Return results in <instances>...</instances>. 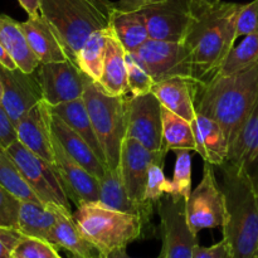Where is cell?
<instances>
[{"mask_svg":"<svg viewBox=\"0 0 258 258\" xmlns=\"http://www.w3.org/2000/svg\"><path fill=\"white\" fill-rule=\"evenodd\" d=\"M83 101L102 148L106 165L111 170H117L121 148L127 134L128 98L108 95L97 82L90 80Z\"/></svg>","mask_w":258,"mask_h":258,"instance_id":"cell-6","label":"cell"},{"mask_svg":"<svg viewBox=\"0 0 258 258\" xmlns=\"http://www.w3.org/2000/svg\"><path fill=\"white\" fill-rule=\"evenodd\" d=\"M18 2L27 12L28 17L34 18L40 15V0H18Z\"/></svg>","mask_w":258,"mask_h":258,"instance_id":"cell-44","label":"cell"},{"mask_svg":"<svg viewBox=\"0 0 258 258\" xmlns=\"http://www.w3.org/2000/svg\"><path fill=\"white\" fill-rule=\"evenodd\" d=\"M52 133L57 139L58 143L62 145L66 153L72 156L76 161L81 164L83 168L87 169L92 175L101 179L107 170V165L96 155L95 151L91 149L87 141L78 135L72 127L67 125L64 121L52 112Z\"/></svg>","mask_w":258,"mask_h":258,"instance_id":"cell-23","label":"cell"},{"mask_svg":"<svg viewBox=\"0 0 258 258\" xmlns=\"http://www.w3.org/2000/svg\"><path fill=\"white\" fill-rule=\"evenodd\" d=\"M242 4L193 0V18L183 43L189 54L191 80L209 82L219 70L237 37V18Z\"/></svg>","mask_w":258,"mask_h":258,"instance_id":"cell-1","label":"cell"},{"mask_svg":"<svg viewBox=\"0 0 258 258\" xmlns=\"http://www.w3.org/2000/svg\"><path fill=\"white\" fill-rule=\"evenodd\" d=\"M50 110L54 115L62 118L70 127H72L78 135L82 136L87 141L88 145L91 146V149L95 151L96 155L106 164L102 148H101L100 141H98L97 135L95 133L83 97L75 101H70V102L60 103L57 106H50Z\"/></svg>","mask_w":258,"mask_h":258,"instance_id":"cell-29","label":"cell"},{"mask_svg":"<svg viewBox=\"0 0 258 258\" xmlns=\"http://www.w3.org/2000/svg\"><path fill=\"white\" fill-rule=\"evenodd\" d=\"M213 166L224 194L226 217L222 228L232 258H258V190L254 176L228 160Z\"/></svg>","mask_w":258,"mask_h":258,"instance_id":"cell-2","label":"cell"},{"mask_svg":"<svg viewBox=\"0 0 258 258\" xmlns=\"http://www.w3.org/2000/svg\"><path fill=\"white\" fill-rule=\"evenodd\" d=\"M193 258H232V252L229 244L223 238L211 247H204L198 243L194 248Z\"/></svg>","mask_w":258,"mask_h":258,"instance_id":"cell-41","label":"cell"},{"mask_svg":"<svg viewBox=\"0 0 258 258\" xmlns=\"http://www.w3.org/2000/svg\"><path fill=\"white\" fill-rule=\"evenodd\" d=\"M97 83L106 93L111 96H125L130 92L127 83L126 49L110 27L107 33L102 77Z\"/></svg>","mask_w":258,"mask_h":258,"instance_id":"cell-24","label":"cell"},{"mask_svg":"<svg viewBox=\"0 0 258 258\" xmlns=\"http://www.w3.org/2000/svg\"><path fill=\"white\" fill-rule=\"evenodd\" d=\"M254 180H256V185H257V190H258V171H257L256 175H254Z\"/></svg>","mask_w":258,"mask_h":258,"instance_id":"cell-47","label":"cell"},{"mask_svg":"<svg viewBox=\"0 0 258 258\" xmlns=\"http://www.w3.org/2000/svg\"><path fill=\"white\" fill-rule=\"evenodd\" d=\"M126 67H127V83L133 96L150 93L154 80L131 52H126Z\"/></svg>","mask_w":258,"mask_h":258,"instance_id":"cell-36","label":"cell"},{"mask_svg":"<svg viewBox=\"0 0 258 258\" xmlns=\"http://www.w3.org/2000/svg\"><path fill=\"white\" fill-rule=\"evenodd\" d=\"M2 96H3V88H2V82H0V100H2Z\"/></svg>","mask_w":258,"mask_h":258,"instance_id":"cell-48","label":"cell"},{"mask_svg":"<svg viewBox=\"0 0 258 258\" xmlns=\"http://www.w3.org/2000/svg\"><path fill=\"white\" fill-rule=\"evenodd\" d=\"M258 29V0L242 4L237 18V37H246Z\"/></svg>","mask_w":258,"mask_h":258,"instance_id":"cell-39","label":"cell"},{"mask_svg":"<svg viewBox=\"0 0 258 258\" xmlns=\"http://www.w3.org/2000/svg\"><path fill=\"white\" fill-rule=\"evenodd\" d=\"M0 185L20 202L42 203L37 194L33 191L20 169L8 154L7 149L0 145ZM43 204V203H42Z\"/></svg>","mask_w":258,"mask_h":258,"instance_id":"cell-32","label":"cell"},{"mask_svg":"<svg viewBox=\"0 0 258 258\" xmlns=\"http://www.w3.org/2000/svg\"><path fill=\"white\" fill-rule=\"evenodd\" d=\"M202 2H207V3H213V2H217V0H202Z\"/></svg>","mask_w":258,"mask_h":258,"instance_id":"cell-49","label":"cell"},{"mask_svg":"<svg viewBox=\"0 0 258 258\" xmlns=\"http://www.w3.org/2000/svg\"><path fill=\"white\" fill-rule=\"evenodd\" d=\"M160 217V236L163 241L160 253L164 258H193L198 242L186 221L185 199L164 196L158 202Z\"/></svg>","mask_w":258,"mask_h":258,"instance_id":"cell-9","label":"cell"},{"mask_svg":"<svg viewBox=\"0 0 258 258\" xmlns=\"http://www.w3.org/2000/svg\"><path fill=\"white\" fill-rule=\"evenodd\" d=\"M54 146V166L59 174L60 181L67 193L68 199L77 207L86 203L98 202L100 185L98 179L83 168L78 161L68 155L57 139L53 136Z\"/></svg>","mask_w":258,"mask_h":258,"instance_id":"cell-16","label":"cell"},{"mask_svg":"<svg viewBox=\"0 0 258 258\" xmlns=\"http://www.w3.org/2000/svg\"><path fill=\"white\" fill-rule=\"evenodd\" d=\"M72 258H76V257H72Z\"/></svg>","mask_w":258,"mask_h":258,"instance_id":"cell-52","label":"cell"},{"mask_svg":"<svg viewBox=\"0 0 258 258\" xmlns=\"http://www.w3.org/2000/svg\"><path fill=\"white\" fill-rule=\"evenodd\" d=\"M57 258H62V257H60V256H59V257H57Z\"/></svg>","mask_w":258,"mask_h":258,"instance_id":"cell-50","label":"cell"},{"mask_svg":"<svg viewBox=\"0 0 258 258\" xmlns=\"http://www.w3.org/2000/svg\"><path fill=\"white\" fill-rule=\"evenodd\" d=\"M24 234L17 228L0 227V258H12Z\"/></svg>","mask_w":258,"mask_h":258,"instance_id":"cell-40","label":"cell"},{"mask_svg":"<svg viewBox=\"0 0 258 258\" xmlns=\"http://www.w3.org/2000/svg\"><path fill=\"white\" fill-rule=\"evenodd\" d=\"M258 102V63L232 75H217L198 83L197 112L221 125L231 146L239 128Z\"/></svg>","mask_w":258,"mask_h":258,"instance_id":"cell-3","label":"cell"},{"mask_svg":"<svg viewBox=\"0 0 258 258\" xmlns=\"http://www.w3.org/2000/svg\"><path fill=\"white\" fill-rule=\"evenodd\" d=\"M57 224L50 234L49 242L70 252L76 258H105V254L82 234L70 208L54 204Z\"/></svg>","mask_w":258,"mask_h":258,"instance_id":"cell-21","label":"cell"},{"mask_svg":"<svg viewBox=\"0 0 258 258\" xmlns=\"http://www.w3.org/2000/svg\"><path fill=\"white\" fill-rule=\"evenodd\" d=\"M110 28L123 45L126 52H135L148 39V24L141 10H121L116 7L111 17Z\"/></svg>","mask_w":258,"mask_h":258,"instance_id":"cell-28","label":"cell"},{"mask_svg":"<svg viewBox=\"0 0 258 258\" xmlns=\"http://www.w3.org/2000/svg\"><path fill=\"white\" fill-rule=\"evenodd\" d=\"M0 64L4 66L5 68H9V70H15V68H18L17 63L14 62L12 55L8 53V50L5 49L4 45H3L2 43H0Z\"/></svg>","mask_w":258,"mask_h":258,"instance_id":"cell-45","label":"cell"},{"mask_svg":"<svg viewBox=\"0 0 258 258\" xmlns=\"http://www.w3.org/2000/svg\"><path fill=\"white\" fill-rule=\"evenodd\" d=\"M22 202L0 185V227L18 229V218Z\"/></svg>","mask_w":258,"mask_h":258,"instance_id":"cell-38","label":"cell"},{"mask_svg":"<svg viewBox=\"0 0 258 258\" xmlns=\"http://www.w3.org/2000/svg\"><path fill=\"white\" fill-rule=\"evenodd\" d=\"M151 92L164 108L185 118L189 122L197 115L196 97L198 82L189 77H173L154 83Z\"/></svg>","mask_w":258,"mask_h":258,"instance_id":"cell-20","label":"cell"},{"mask_svg":"<svg viewBox=\"0 0 258 258\" xmlns=\"http://www.w3.org/2000/svg\"><path fill=\"white\" fill-rule=\"evenodd\" d=\"M18 140L40 158L54 164L52 110L44 100L30 108L15 125Z\"/></svg>","mask_w":258,"mask_h":258,"instance_id":"cell-17","label":"cell"},{"mask_svg":"<svg viewBox=\"0 0 258 258\" xmlns=\"http://www.w3.org/2000/svg\"><path fill=\"white\" fill-rule=\"evenodd\" d=\"M98 185H100L98 202L101 204L115 211L139 217L150 232L155 204L148 203V202H136L131 199L126 191L118 169L117 170L107 169L105 175L98 179Z\"/></svg>","mask_w":258,"mask_h":258,"instance_id":"cell-18","label":"cell"},{"mask_svg":"<svg viewBox=\"0 0 258 258\" xmlns=\"http://www.w3.org/2000/svg\"><path fill=\"white\" fill-rule=\"evenodd\" d=\"M131 53L155 83L173 77L191 78L190 60L183 42H165L150 38Z\"/></svg>","mask_w":258,"mask_h":258,"instance_id":"cell-10","label":"cell"},{"mask_svg":"<svg viewBox=\"0 0 258 258\" xmlns=\"http://www.w3.org/2000/svg\"><path fill=\"white\" fill-rule=\"evenodd\" d=\"M156 2H160V0H118L116 7L121 10L131 12V10H141Z\"/></svg>","mask_w":258,"mask_h":258,"instance_id":"cell-43","label":"cell"},{"mask_svg":"<svg viewBox=\"0 0 258 258\" xmlns=\"http://www.w3.org/2000/svg\"><path fill=\"white\" fill-rule=\"evenodd\" d=\"M228 161L243 166L253 176L254 166L258 171V102L232 141Z\"/></svg>","mask_w":258,"mask_h":258,"instance_id":"cell-26","label":"cell"},{"mask_svg":"<svg viewBox=\"0 0 258 258\" xmlns=\"http://www.w3.org/2000/svg\"><path fill=\"white\" fill-rule=\"evenodd\" d=\"M151 151L161 150L163 106L153 92L128 98L127 134Z\"/></svg>","mask_w":258,"mask_h":258,"instance_id":"cell-13","label":"cell"},{"mask_svg":"<svg viewBox=\"0 0 258 258\" xmlns=\"http://www.w3.org/2000/svg\"><path fill=\"white\" fill-rule=\"evenodd\" d=\"M30 48L40 63L72 59L60 35L42 15L28 18L20 23Z\"/></svg>","mask_w":258,"mask_h":258,"instance_id":"cell-19","label":"cell"},{"mask_svg":"<svg viewBox=\"0 0 258 258\" xmlns=\"http://www.w3.org/2000/svg\"><path fill=\"white\" fill-rule=\"evenodd\" d=\"M73 218L83 236L105 256L151 234L139 217L111 209L100 202L77 207Z\"/></svg>","mask_w":258,"mask_h":258,"instance_id":"cell-5","label":"cell"},{"mask_svg":"<svg viewBox=\"0 0 258 258\" xmlns=\"http://www.w3.org/2000/svg\"><path fill=\"white\" fill-rule=\"evenodd\" d=\"M185 212L189 227L196 234L223 226L226 202L212 164L204 161L203 176L185 201Z\"/></svg>","mask_w":258,"mask_h":258,"instance_id":"cell-8","label":"cell"},{"mask_svg":"<svg viewBox=\"0 0 258 258\" xmlns=\"http://www.w3.org/2000/svg\"><path fill=\"white\" fill-rule=\"evenodd\" d=\"M108 28L96 30L86 39L76 55V63L83 73L98 82L102 77Z\"/></svg>","mask_w":258,"mask_h":258,"instance_id":"cell-31","label":"cell"},{"mask_svg":"<svg viewBox=\"0 0 258 258\" xmlns=\"http://www.w3.org/2000/svg\"><path fill=\"white\" fill-rule=\"evenodd\" d=\"M0 82L3 88L0 102L14 125L30 108L43 101L37 71L27 73L19 68L9 70L0 64Z\"/></svg>","mask_w":258,"mask_h":258,"instance_id":"cell-14","label":"cell"},{"mask_svg":"<svg viewBox=\"0 0 258 258\" xmlns=\"http://www.w3.org/2000/svg\"><path fill=\"white\" fill-rule=\"evenodd\" d=\"M7 151L43 204L53 203L71 209L70 199L54 164L30 151L19 140L8 146Z\"/></svg>","mask_w":258,"mask_h":258,"instance_id":"cell-7","label":"cell"},{"mask_svg":"<svg viewBox=\"0 0 258 258\" xmlns=\"http://www.w3.org/2000/svg\"><path fill=\"white\" fill-rule=\"evenodd\" d=\"M0 43L23 72L32 73L38 70L40 62L30 48L22 25L8 15H0Z\"/></svg>","mask_w":258,"mask_h":258,"instance_id":"cell-25","label":"cell"},{"mask_svg":"<svg viewBox=\"0 0 258 258\" xmlns=\"http://www.w3.org/2000/svg\"><path fill=\"white\" fill-rule=\"evenodd\" d=\"M191 127L196 138V153L206 163L221 165L228 160L229 141L218 122L197 112Z\"/></svg>","mask_w":258,"mask_h":258,"instance_id":"cell-22","label":"cell"},{"mask_svg":"<svg viewBox=\"0 0 258 258\" xmlns=\"http://www.w3.org/2000/svg\"><path fill=\"white\" fill-rule=\"evenodd\" d=\"M141 12L151 39L183 42L193 18V0H160Z\"/></svg>","mask_w":258,"mask_h":258,"instance_id":"cell-12","label":"cell"},{"mask_svg":"<svg viewBox=\"0 0 258 258\" xmlns=\"http://www.w3.org/2000/svg\"><path fill=\"white\" fill-rule=\"evenodd\" d=\"M165 156L166 154L161 150H149L135 139H125L121 148L118 170L126 191L131 199L136 202H144L149 168L155 161L165 160Z\"/></svg>","mask_w":258,"mask_h":258,"instance_id":"cell-15","label":"cell"},{"mask_svg":"<svg viewBox=\"0 0 258 258\" xmlns=\"http://www.w3.org/2000/svg\"><path fill=\"white\" fill-rule=\"evenodd\" d=\"M115 9L110 0H40V15L54 27L75 62L86 39L110 27Z\"/></svg>","mask_w":258,"mask_h":258,"instance_id":"cell-4","label":"cell"},{"mask_svg":"<svg viewBox=\"0 0 258 258\" xmlns=\"http://www.w3.org/2000/svg\"><path fill=\"white\" fill-rule=\"evenodd\" d=\"M176 150L196 151V138L191 122L163 107L161 151L168 154L169 151Z\"/></svg>","mask_w":258,"mask_h":258,"instance_id":"cell-30","label":"cell"},{"mask_svg":"<svg viewBox=\"0 0 258 258\" xmlns=\"http://www.w3.org/2000/svg\"><path fill=\"white\" fill-rule=\"evenodd\" d=\"M15 258H57L58 247L48 241L24 236L15 248Z\"/></svg>","mask_w":258,"mask_h":258,"instance_id":"cell-37","label":"cell"},{"mask_svg":"<svg viewBox=\"0 0 258 258\" xmlns=\"http://www.w3.org/2000/svg\"><path fill=\"white\" fill-rule=\"evenodd\" d=\"M174 175L171 180V191L169 196L175 198L186 199L191 193V171H193V160L190 150H176Z\"/></svg>","mask_w":258,"mask_h":258,"instance_id":"cell-34","label":"cell"},{"mask_svg":"<svg viewBox=\"0 0 258 258\" xmlns=\"http://www.w3.org/2000/svg\"><path fill=\"white\" fill-rule=\"evenodd\" d=\"M256 63H258V29L243 37V40L238 45L233 47L217 75H232L247 67H251Z\"/></svg>","mask_w":258,"mask_h":258,"instance_id":"cell-33","label":"cell"},{"mask_svg":"<svg viewBox=\"0 0 258 258\" xmlns=\"http://www.w3.org/2000/svg\"><path fill=\"white\" fill-rule=\"evenodd\" d=\"M170 191L171 181L164 174V161H155L149 168L144 202L156 204L164 196L170 194Z\"/></svg>","mask_w":258,"mask_h":258,"instance_id":"cell-35","label":"cell"},{"mask_svg":"<svg viewBox=\"0 0 258 258\" xmlns=\"http://www.w3.org/2000/svg\"><path fill=\"white\" fill-rule=\"evenodd\" d=\"M18 140L17 130L9 115L5 111L4 106L0 102V145L7 149L14 141Z\"/></svg>","mask_w":258,"mask_h":258,"instance_id":"cell-42","label":"cell"},{"mask_svg":"<svg viewBox=\"0 0 258 258\" xmlns=\"http://www.w3.org/2000/svg\"><path fill=\"white\" fill-rule=\"evenodd\" d=\"M12 258H15V257H14V256H13V257H12Z\"/></svg>","mask_w":258,"mask_h":258,"instance_id":"cell-51","label":"cell"},{"mask_svg":"<svg viewBox=\"0 0 258 258\" xmlns=\"http://www.w3.org/2000/svg\"><path fill=\"white\" fill-rule=\"evenodd\" d=\"M105 258H134V257L128 256L127 252H126V248H118V249H113V251H111L110 253L106 254ZM155 258H164V256L160 253Z\"/></svg>","mask_w":258,"mask_h":258,"instance_id":"cell-46","label":"cell"},{"mask_svg":"<svg viewBox=\"0 0 258 258\" xmlns=\"http://www.w3.org/2000/svg\"><path fill=\"white\" fill-rule=\"evenodd\" d=\"M57 224L54 204L22 202L18 218V229L24 236L49 242L50 234Z\"/></svg>","mask_w":258,"mask_h":258,"instance_id":"cell-27","label":"cell"},{"mask_svg":"<svg viewBox=\"0 0 258 258\" xmlns=\"http://www.w3.org/2000/svg\"><path fill=\"white\" fill-rule=\"evenodd\" d=\"M37 73L43 100L49 106L82 98L86 85L91 80L72 59L40 63Z\"/></svg>","mask_w":258,"mask_h":258,"instance_id":"cell-11","label":"cell"}]
</instances>
